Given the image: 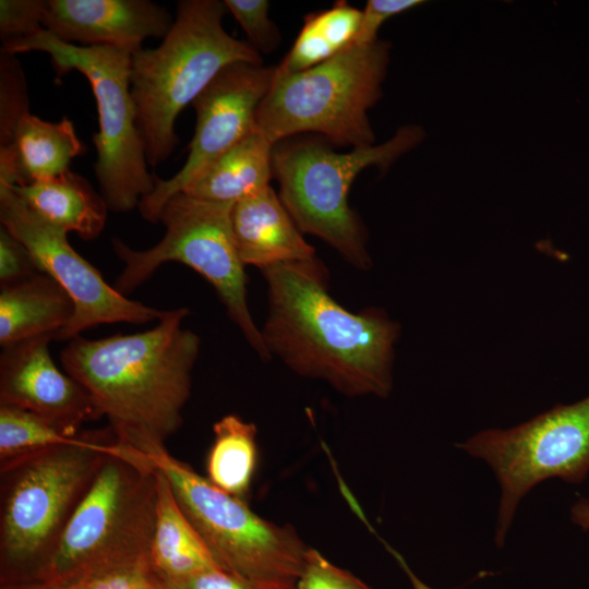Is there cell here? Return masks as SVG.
I'll use <instances>...</instances> for the list:
<instances>
[{
    "mask_svg": "<svg viewBox=\"0 0 589 589\" xmlns=\"http://www.w3.org/2000/svg\"><path fill=\"white\" fill-rule=\"evenodd\" d=\"M236 247L243 265L261 271L277 264L317 260L315 249L272 187L237 202L231 211Z\"/></svg>",
    "mask_w": 589,
    "mask_h": 589,
    "instance_id": "obj_16",
    "label": "cell"
},
{
    "mask_svg": "<svg viewBox=\"0 0 589 589\" xmlns=\"http://www.w3.org/2000/svg\"><path fill=\"white\" fill-rule=\"evenodd\" d=\"M46 1L1 0L0 36L7 41L32 35L43 27Z\"/></svg>",
    "mask_w": 589,
    "mask_h": 589,
    "instance_id": "obj_28",
    "label": "cell"
},
{
    "mask_svg": "<svg viewBox=\"0 0 589 589\" xmlns=\"http://www.w3.org/2000/svg\"><path fill=\"white\" fill-rule=\"evenodd\" d=\"M8 185L35 214L65 233L92 241L105 228L109 211L105 199L70 169L52 178Z\"/></svg>",
    "mask_w": 589,
    "mask_h": 589,
    "instance_id": "obj_18",
    "label": "cell"
},
{
    "mask_svg": "<svg viewBox=\"0 0 589 589\" xmlns=\"http://www.w3.org/2000/svg\"><path fill=\"white\" fill-rule=\"evenodd\" d=\"M275 67L237 62L223 69L192 106L194 135L182 168L169 179L155 176L153 191L139 204L141 216L157 224L165 203L183 192L213 161L256 127V112L272 85Z\"/></svg>",
    "mask_w": 589,
    "mask_h": 589,
    "instance_id": "obj_13",
    "label": "cell"
},
{
    "mask_svg": "<svg viewBox=\"0 0 589 589\" xmlns=\"http://www.w3.org/2000/svg\"><path fill=\"white\" fill-rule=\"evenodd\" d=\"M425 136L420 125H405L382 144L346 154L314 140L278 142L272 164L279 197L302 233L320 238L352 267L368 271L366 231L350 207V188L362 170L375 166L386 171Z\"/></svg>",
    "mask_w": 589,
    "mask_h": 589,
    "instance_id": "obj_6",
    "label": "cell"
},
{
    "mask_svg": "<svg viewBox=\"0 0 589 589\" xmlns=\"http://www.w3.org/2000/svg\"><path fill=\"white\" fill-rule=\"evenodd\" d=\"M572 521L584 531H589V497H580L570 509Z\"/></svg>",
    "mask_w": 589,
    "mask_h": 589,
    "instance_id": "obj_33",
    "label": "cell"
},
{
    "mask_svg": "<svg viewBox=\"0 0 589 589\" xmlns=\"http://www.w3.org/2000/svg\"><path fill=\"white\" fill-rule=\"evenodd\" d=\"M55 335L33 337L2 348L0 405L39 414L72 433L100 418L85 388L53 362L50 341Z\"/></svg>",
    "mask_w": 589,
    "mask_h": 589,
    "instance_id": "obj_14",
    "label": "cell"
},
{
    "mask_svg": "<svg viewBox=\"0 0 589 589\" xmlns=\"http://www.w3.org/2000/svg\"><path fill=\"white\" fill-rule=\"evenodd\" d=\"M290 589H296V586H294V587H292V588H290Z\"/></svg>",
    "mask_w": 589,
    "mask_h": 589,
    "instance_id": "obj_37",
    "label": "cell"
},
{
    "mask_svg": "<svg viewBox=\"0 0 589 589\" xmlns=\"http://www.w3.org/2000/svg\"><path fill=\"white\" fill-rule=\"evenodd\" d=\"M233 205L185 193L171 196L158 217L166 232L154 247L133 250L119 238L111 240L113 252L124 264L113 287L125 296L146 281L161 264H184L213 286L230 320L260 358L266 361L271 357L248 306L247 276L231 225Z\"/></svg>",
    "mask_w": 589,
    "mask_h": 589,
    "instance_id": "obj_9",
    "label": "cell"
},
{
    "mask_svg": "<svg viewBox=\"0 0 589 589\" xmlns=\"http://www.w3.org/2000/svg\"><path fill=\"white\" fill-rule=\"evenodd\" d=\"M224 3L228 12L244 29L253 48L264 52L277 49L280 36L277 27L268 17V1L225 0Z\"/></svg>",
    "mask_w": 589,
    "mask_h": 589,
    "instance_id": "obj_26",
    "label": "cell"
},
{
    "mask_svg": "<svg viewBox=\"0 0 589 589\" xmlns=\"http://www.w3.org/2000/svg\"><path fill=\"white\" fill-rule=\"evenodd\" d=\"M166 589H290L277 584L251 580L224 568L207 569L181 579H160Z\"/></svg>",
    "mask_w": 589,
    "mask_h": 589,
    "instance_id": "obj_29",
    "label": "cell"
},
{
    "mask_svg": "<svg viewBox=\"0 0 589 589\" xmlns=\"http://www.w3.org/2000/svg\"><path fill=\"white\" fill-rule=\"evenodd\" d=\"M151 567L158 578L168 580L223 568L180 508L167 478L159 470Z\"/></svg>",
    "mask_w": 589,
    "mask_h": 589,
    "instance_id": "obj_21",
    "label": "cell"
},
{
    "mask_svg": "<svg viewBox=\"0 0 589 589\" xmlns=\"http://www.w3.org/2000/svg\"><path fill=\"white\" fill-rule=\"evenodd\" d=\"M151 574V564L145 563L96 574L60 587L62 589H144Z\"/></svg>",
    "mask_w": 589,
    "mask_h": 589,
    "instance_id": "obj_32",
    "label": "cell"
},
{
    "mask_svg": "<svg viewBox=\"0 0 589 589\" xmlns=\"http://www.w3.org/2000/svg\"><path fill=\"white\" fill-rule=\"evenodd\" d=\"M390 44L352 45L311 69L276 72L256 112V129L273 144L315 132L338 146L374 145L368 111L383 95Z\"/></svg>",
    "mask_w": 589,
    "mask_h": 589,
    "instance_id": "obj_7",
    "label": "cell"
},
{
    "mask_svg": "<svg viewBox=\"0 0 589 589\" xmlns=\"http://www.w3.org/2000/svg\"><path fill=\"white\" fill-rule=\"evenodd\" d=\"M267 287L264 346L294 373L350 396L386 398L393 389L400 325L380 308L351 312L327 290V271L313 262L261 271Z\"/></svg>",
    "mask_w": 589,
    "mask_h": 589,
    "instance_id": "obj_1",
    "label": "cell"
},
{
    "mask_svg": "<svg viewBox=\"0 0 589 589\" xmlns=\"http://www.w3.org/2000/svg\"><path fill=\"white\" fill-rule=\"evenodd\" d=\"M41 51L50 56L59 80L71 71L84 75L94 94L98 132L92 136L97 152L93 165L107 206L125 213L139 207L155 187L148 172L144 144L136 125L131 94L132 52L105 46L64 43L45 28L2 43L1 53Z\"/></svg>",
    "mask_w": 589,
    "mask_h": 589,
    "instance_id": "obj_8",
    "label": "cell"
},
{
    "mask_svg": "<svg viewBox=\"0 0 589 589\" xmlns=\"http://www.w3.org/2000/svg\"><path fill=\"white\" fill-rule=\"evenodd\" d=\"M187 308L165 310L145 332L76 336L60 352L63 371L91 396L117 442L146 456L182 425L201 340L183 327Z\"/></svg>",
    "mask_w": 589,
    "mask_h": 589,
    "instance_id": "obj_2",
    "label": "cell"
},
{
    "mask_svg": "<svg viewBox=\"0 0 589 589\" xmlns=\"http://www.w3.org/2000/svg\"><path fill=\"white\" fill-rule=\"evenodd\" d=\"M387 549L388 551L393 554V556L395 557V560L397 561V563L399 564V566L401 567V569L405 572V574L407 575L408 579L410 580L411 582V586L413 589H433L432 587H430L429 585H426L424 581H422L413 572L412 569L409 567V565L407 564V562L404 560V557L397 552L395 551L394 549L389 548L387 545Z\"/></svg>",
    "mask_w": 589,
    "mask_h": 589,
    "instance_id": "obj_34",
    "label": "cell"
},
{
    "mask_svg": "<svg viewBox=\"0 0 589 589\" xmlns=\"http://www.w3.org/2000/svg\"><path fill=\"white\" fill-rule=\"evenodd\" d=\"M213 432L207 479L219 490L243 500L257 461L256 426L236 414H227L213 425Z\"/></svg>",
    "mask_w": 589,
    "mask_h": 589,
    "instance_id": "obj_23",
    "label": "cell"
},
{
    "mask_svg": "<svg viewBox=\"0 0 589 589\" xmlns=\"http://www.w3.org/2000/svg\"><path fill=\"white\" fill-rule=\"evenodd\" d=\"M224 1L181 0L161 44L132 55L131 94L147 164L155 167L175 151L180 112L227 65L262 64L259 51L223 26Z\"/></svg>",
    "mask_w": 589,
    "mask_h": 589,
    "instance_id": "obj_3",
    "label": "cell"
},
{
    "mask_svg": "<svg viewBox=\"0 0 589 589\" xmlns=\"http://www.w3.org/2000/svg\"><path fill=\"white\" fill-rule=\"evenodd\" d=\"M149 458L224 569L251 580L296 586L309 548L292 528L262 518L168 450Z\"/></svg>",
    "mask_w": 589,
    "mask_h": 589,
    "instance_id": "obj_10",
    "label": "cell"
},
{
    "mask_svg": "<svg viewBox=\"0 0 589 589\" xmlns=\"http://www.w3.org/2000/svg\"><path fill=\"white\" fill-rule=\"evenodd\" d=\"M423 3L425 1L422 0H369L352 45L361 46L377 40V32L386 20Z\"/></svg>",
    "mask_w": 589,
    "mask_h": 589,
    "instance_id": "obj_31",
    "label": "cell"
},
{
    "mask_svg": "<svg viewBox=\"0 0 589 589\" xmlns=\"http://www.w3.org/2000/svg\"><path fill=\"white\" fill-rule=\"evenodd\" d=\"M0 221L33 256L38 269L71 297L74 315L56 340H71L99 324H145L163 311L128 299L69 243L64 231L35 214L8 184H0Z\"/></svg>",
    "mask_w": 589,
    "mask_h": 589,
    "instance_id": "obj_12",
    "label": "cell"
},
{
    "mask_svg": "<svg viewBox=\"0 0 589 589\" xmlns=\"http://www.w3.org/2000/svg\"><path fill=\"white\" fill-rule=\"evenodd\" d=\"M144 589H166V588L152 570V574Z\"/></svg>",
    "mask_w": 589,
    "mask_h": 589,
    "instance_id": "obj_36",
    "label": "cell"
},
{
    "mask_svg": "<svg viewBox=\"0 0 589 589\" xmlns=\"http://www.w3.org/2000/svg\"><path fill=\"white\" fill-rule=\"evenodd\" d=\"M41 273L26 247L4 227L0 228V284L14 285Z\"/></svg>",
    "mask_w": 589,
    "mask_h": 589,
    "instance_id": "obj_30",
    "label": "cell"
},
{
    "mask_svg": "<svg viewBox=\"0 0 589 589\" xmlns=\"http://www.w3.org/2000/svg\"><path fill=\"white\" fill-rule=\"evenodd\" d=\"M173 20L148 0H46L43 27L79 46H105L135 53L149 38H164Z\"/></svg>",
    "mask_w": 589,
    "mask_h": 589,
    "instance_id": "obj_15",
    "label": "cell"
},
{
    "mask_svg": "<svg viewBox=\"0 0 589 589\" xmlns=\"http://www.w3.org/2000/svg\"><path fill=\"white\" fill-rule=\"evenodd\" d=\"M456 446L484 460L501 486L495 543L502 548L521 498L558 478L580 483L589 473V396L508 429H486Z\"/></svg>",
    "mask_w": 589,
    "mask_h": 589,
    "instance_id": "obj_11",
    "label": "cell"
},
{
    "mask_svg": "<svg viewBox=\"0 0 589 589\" xmlns=\"http://www.w3.org/2000/svg\"><path fill=\"white\" fill-rule=\"evenodd\" d=\"M0 589H62L60 586L40 580H20L0 582Z\"/></svg>",
    "mask_w": 589,
    "mask_h": 589,
    "instance_id": "obj_35",
    "label": "cell"
},
{
    "mask_svg": "<svg viewBox=\"0 0 589 589\" xmlns=\"http://www.w3.org/2000/svg\"><path fill=\"white\" fill-rule=\"evenodd\" d=\"M296 589H371L361 579L345 570L315 549L309 548Z\"/></svg>",
    "mask_w": 589,
    "mask_h": 589,
    "instance_id": "obj_27",
    "label": "cell"
},
{
    "mask_svg": "<svg viewBox=\"0 0 589 589\" xmlns=\"http://www.w3.org/2000/svg\"><path fill=\"white\" fill-rule=\"evenodd\" d=\"M158 470L137 452L109 455L33 580L65 586L151 564Z\"/></svg>",
    "mask_w": 589,
    "mask_h": 589,
    "instance_id": "obj_5",
    "label": "cell"
},
{
    "mask_svg": "<svg viewBox=\"0 0 589 589\" xmlns=\"http://www.w3.org/2000/svg\"><path fill=\"white\" fill-rule=\"evenodd\" d=\"M96 434L72 433L32 411L0 405V462L47 448L85 445Z\"/></svg>",
    "mask_w": 589,
    "mask_h": 589,
    "instance_id": "obj_24",
    "label": "cell"
},
{
    "mask_svg": "<svg viewBox=\"0 0 589 589\" xmlns=\"http://www.w3.org/2000/svg\"><path fill=\"white\" fill-rule=\"evenodd\" d=\"M111 433L0 462V582L33 580L106 458L136 452Z\"/></svg>",
    "mask_w": 589,
    "mask_h": 589,
    "instance_id": "obj_4",
    "label": "cell"
},
{
    "mask_svg": "<svg viewBox=\"0 0 589 589\" xmlns=\"http://www.w3.org/2000/svg\"><path fill=\"white\" fill-rule=\"evenodd\" d=\"M26 82L20 62L13 55L0 58V146L11 139L20 118L29 112Z\"/></svg>",
    "mask_w": 589,
    "mask_h": 589,
    "instance_id": "obj_25",
    "label": "cell"
},
{
    "mask_svg": "<svg viewBox=\"0 0 589 589\" xmlns=\"http://www.w3.org/2000/svg\"><path fill=\"white\" fill-rule=\"evenodd\" d=\"M362 11L346 1L304 16L291 49L276 65L280 74L298 73L323 63L349 48L357 36Z\"/></svg>",
    "mask_w": 589,
    "mask_h": 589,
    "instance_id": "obj_22",
    "label": "cell"
},
{
    "mask_svg": "<svg viewBox=\"0 0 589 589\" xmlns=\"http://www.w3.org/2000/svg\"><path fill=\"white\" fill-rule=\"evenodd\" d=\"M74 311L71 297L45 273L1 287L0 345L3 348L48 334L56 337Z\"/></svg>",
    "mask_w": 589,
    "mask_h": 589,
    "instance_id": "obj_19",
    "label": "cell"
},
{
    "mask_svg": "<svg viewBox=\"0 0 589 589\" xmlns=\"http://www.w3.org/2000/svg\"><path fill=\"white\" fill-rule=\"evenodd\" d=\"M274 145L256 129L213 161L183 192L236 204L269 187Z\"/></svg>",
    "mask_w": 589,
    "mask_h": 589,
    "instance_id": "obj_20",
    "label": "cell"
},
{
    "mask_svg": "<svg viewBox=\"0 0 589 589\" xmlns=\"http://www.w3.org/2000/svg\"><path fill=\"white\" fill-rule=\"evenodd\" d=\"M84 151L68 117L50 122L27 112L8 144L0 146V184L22 185L56 177Z\"/></svg>",
    "mask_w": 589,
    "mask_h": 589,
    "instance_id": "obj_17",
    "label": "cell"
}]
</instances>
